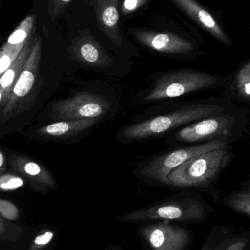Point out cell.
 <instances>
[{
  "label": "cell",
  "instance_id": "cell-1",
  "mask_svg": "<svg viewBox=\"0 0 250 250\" xmlns=\"http://www.w3.org/2000/svg\"><path fill=\"white\" fill-rule=\"evenodd\" d=\"M236 105L226 97L182 101L164 114L126 127L122 135L126 139L141 140L162 136L203 119L235 108Z\"/></svg>",
  "mask_w": 250,
  "mask_h": 250
},
{
  "label": "cell",
  "instance_id": "cell-2",
  "mask_svg": "<svg viewBox=\"0 0 250 250\" xmlns=\"http://www.w3.org/2000/svg\"><path fill=\"white\" fill-rule=\"evenodd\" d=\"M250 111L236 105L228 111L203 119L172 132L170 143L177 146L193 145L216 140L230 144L249 130Z\"/></svg>",
  "mask_w": 250,
  "mask_h": 250
},
{
  "label": "cell",
  "instance_id": "cell-3",
  "mask_svg": "<svg viewBox=\"0 0 250 250\" xmlns=\"http://www.w3.org/2000/svg\"><path fill=\"white\" fill-rule=\"evenodd\" d=\"M231 147L212 150L198 154L173 170L167 185L182 189L201 190L216 197V185L233 160Z\"/></svg>",
  "mask_w": 250,
  "mask_h": 250
},
{
  "label": "cell",
  "instance_id": "cell-4",
  "mask_svg": "<svg viewBox=\"0 0 250 250\" xmlns=\"http://www.w3.org/2000/svg\"><path fill=\"white\" fill-rule=\"evenodd\" d=\"M227 77L195 69H179L159 76L145 98V102L176 99L189 94L224 88Z\"/></svg>",
  "mask_w": 250,
  "mask_h": 250
},
{
  "label": "cell",
  "instance_id": "cell-5",
  "mask_svg": "<svg viewBox=\"0 0 250 250\" xmlns=\"http://www.w3.org/2000/svg\"><path fill=\"white\" fill-rule=\"evenodd\" d=\"M206 213V207L201 199L192 195H183L144 209L132 211L119 217L118 220L123 223L149 220L197 222L203 220Z\"/></svg>",
  "mask_w": 250,
  "mask_h": 250
},
{
  "label": "cell",
  "instance_id": "cell-6",
  "mask_svg": "<svg viewBox=\"0 0 250 250\" xmlns=\"http://www.w3.org/2000/svg\"><path fill=\"white\" fill-rule=\"evenodd\" d=\"M230 146V143L224 140L179 146L153 159L142 167L141 174L154 182L167 185L170 173L189 159L207 151Z\"/></svg>",
  "mask_w": 250,
  "mask_h": 250
},
{
  "label": "cell",
  "instance_id": "cell-7",
  "mask_svg": "<svg viewBox=\"0 0 250 250\" xmlns=\"http://www.w3.org/2000/svg\"><path fill=\"white\" fill-rule=\"evenodd\" d=\"M41 52L42 41L41 38H36L34 41L32 51L25 62L23 70L16 84L13 86L11 95L6 105L1 109V125L24 111L26 100L32 94L38 79Z\"/></svg>",
  "mask_w": 250,
  "mask_h": 250
},
{
  "label": "cell",
  "instance_id": "cell-8",
  "mask_svg": "<svg viewBox=\"0 0 250 250\" xmlns=\"http://www.w3.org/2000/svg\"><path fill=\"white\" fill-rule=\"evenodd\" d=\"M110 106V103L103 97L81 92L71 98L59 101L54 105V111L60 120L95 119L104 115Z\"/></svg>",
  "mask_w": 250,
  "mask_h": 250
},
{
  "label": "cell",
  "instance_id": "cell-9",
  "mask_svg": "<svg viewBox=\"0 0 250 250\" xmlns=\"http://www.w3.org/2000/svg\"><path fill=\"white\" fill-rule=\"evenodd\" d=\"M134 35L145 46L163 54L183 59L192 58L198 54L195 44L175 34L138 31Z\"/></svg>",
  "mask_w": 250,
  "mask_h": 250
},
{
  "label": "cell",
  "instance_id": "cell-10",
  "mask_svg": "<svg viewBox=\"0 0 250 250\" xmlns=\"http://www.w3.org/2000/svg\"><path fill=\"white\" fill-rule=\"evenodd\" d=\"M169 221L145 226L141 235L152 250H184L189 242L186 229Z\"/></svg>",
  "mask_w": 250,
  "mask_h": 250
},
{
  "label": "cell",
  "instance_id": "cell-11",
  "mask_svg": "<svg viewBox=\"0 0 250 250\" xmlns=\"http://www.w3.org/2000/svg\"><path fill=\"white\" fill-rule=\"evenodd\" d=\"M179 8L182 9L191 19L201 25L203 28L208 31L216 39L230 46L231 45L230 39L224 31L220 27L214 16L204 9L195 0H172Z\"/></svg>",
  "mask_w": 250,
  "mask_h": 250
},
{
  "label": "cell",
  "instance_id": "cell-12",
  "mask_svg": "<svg viewBox=\"0 0 250 250\" xmlns=\"http://www.w3.org/2000/svg\"><path fill=\"white\" fill-rule=\"evenodd\" d=\"M8 166L13 171L40 186L54 188L56 185L55 180L48 170L27 157L10 155L8 157Z\"/></svg>",
  "mask_w": 250,
  "mask_h": 250
},
{
  "label": "cell",
  "instance_id": "cell-13",
  "mask_svg": "<svg viewBox=\"0 0 250 250\" xmlns=\"http://www.w3.org/2000/svg\"><path fill=\"white\" fill-rule=\"evenodd\" d=\"M227 77L222 95L233 102L239 101L250 105V60Z\"/></svg>",
  "mask_w": 250,
  "mask_h": 250
},
{
  "label": "cell",
  "instance_id": "cell-14",
  "mask_svg": "<svg viewBox=\"0 0 250 250\" xmlns=\"http://www.w3.org/2000/svg\"><path fill=\"white\" fill-rule=\"evenodd\" d=\"M33 42L34 41H32V39L28 41L18 58L4 72V74L1 76V79H0V108L1 109L6 105L11 95L13 86L16 84L23 70L25 62L32 51Z\"/></svg>",
  "mask_w": 250,
  "mask_h": 250
},
{
  "label": "cell",
  "instance_id": "cell-15",
  "mask_svg": "<svg viewBox=\"0 0 250 250\" xmlns=\"http://www.w3.org/2000/svg\"><path fill=\"white\" fill-rule=\"evenodd\" d=\"M96 123L95 119L65 120L52 123L37 130V133L45 138H65L83 132Z\"/></svg>",
  "mask_w": 250,
  "mask_h": 250
},
{
  "label": "cell",
  "instance_id": "cell-16",
  "mask_svg": "<svg viewBox=\"0 0 250 250\" xmlns=\"http://www.w3.org/2000/svg\"><path fill=\"white\" fill-rule=\"evenodd\" d=\"M73 54L79 62L91 67L103 68L110 61L96 44L88 41L79 42L73 48Z\"/></svg>",
  "mask_w": 250,
  "mask_h": 250
},
{
  "label": "cell",
  "instance_id": "cell-17",
  "mask_svg": "<svg viewBox=\"0 0 250 250\" xmlns=\"http://www.w3.org/2000/svg\"><path fill=\"white\" fill-rule=\"evenodd\" d=\"M224 202L231 209L250 217V187L233 192Z\"/></svg>",
  "mask_w": 250,
  "mask_h": 250
},
{
  "label": "cell",
  "instance_id": "cell-18",
  "mask_svg": "<svg viewBox=\"0 0 250 250\" xmlns=\"http://www.w3.org/2000/svg\"><path fill=\"white\" fill-rule=\"evenodd\" d=\"M35 22V16L31 15L27 16L16 30L9 36L6 43L9 45H18V44L26 43L31 39V32Z\"/></svg>",
  "mask_w": 250,
  "mask_h": 250
},
{
  "label": "cell",
  "instance_id": "cell-19",
  "mask_svg": "<svg viewBox=\"0 0 250 250\" xmlns=\"http://www.w3.org/2000/svg\"><path fill=\"white\" fill-rule=\"evenodd\" d=\"M26 43L18 44V45H9L5 43L3 45L0 53V75L1 76L4 74V72L14 62Z\"/></svg>",
  "mask_w": 250,
  "mask_h": 250
},
{
  "label": "cell",
  "instance_id": "cell-20",
  "mask_svg": "<svg viewBox=\"0 0 250 250\" xmlns=\"http://www.w3.org/2000/svg\"><path fill=\"white\" fill-rule=\"evenodd\" d=\"M24 185L23 179L12 174L1 175L0 177V188L1 191L15 190Z\"/></svg>",
  "mask_w": 250,
  "mask_h": 250
},
{
  "label": "cell",
  "instance_id": "cell-21",
  "mask_svg": "<svg viewBox=\"0 0 250 250\" xmlns=\"http://www.w3.org/2000/svg\"><path fill=\"white\" fill-rule=\"evenodd\" d=\"M0 214L3 218L11 221L17 220L19 217V211L17 207L7 200H0Z\"/></svg>",
  "mask_w": 250,
  "mask_h": 250
},
{
  "label": "cell",
  "instance_id": "cell-22",
  "mask_svg": "<svg viewBox=\"0 0 250 250\" xmlns=\"http://www.w3.org/2000/svg\"><path fill=\"white\" fill-rule=\"evenodd\" d=\"M101 20L107 27L112 28L116 26L119 20V13L117 7L114 5L107 6L103 10Z\"/></svg>",
  "mask_w": 250,
  "mask_h": 250
},
{
  "label": "cell",
  "instance_id": "cell-23",
  "mask_svg": "<svg viewBox=\"0 0 250 250\" xmlns=\"http://www.w3.org/2000/svg\"><path fill=\"white\" fill-rule=\"evenodd\" d=\"M54 233L52 231H45L37 236L31 243L28 250H41L48 245L52 241Z\"/></svg>",
  "mask_w": 250,
  "mask_h": 250
},
{
  "label": "cell",
  "instance_id": "cell-24",
  "mask_svg": "<svg viewBox=\"0 0 250 250\" xmlns=\"http://www.w3.org/2000/svg\"><path fill=\"white\" fill-rule=\"evenodd\" d=\"M250 239L245 236L233 239L225 250H245L249 245Z\"/></svg>",
  "mask_w": 250,
  "mask_h": 250
},
{
  "label": "cell",
  "instance_id": "cell-25",
  "mask_svg": "<svg viewBox=\"0 0 250 250\" xmlns=\"http://www.w3.org/2000/svg\"><path fill=\"white\" fill-rule=\"evenodd\" d=\"M146 0H125L123 3V10L125 12H131L137 7H140Z\"/></svg>",
  "mask_w": 250,
  "mask_h": 250
},
{
  "label": "cell",
  "instance_id": "cell-26",
  "mask_svg": "<svg viewBox=\"0 0 250 250\" xmlns=\"http://www.w3.org/2000/svg\"><path fill=\"white\" fill-rule=\"evenodd\" d=\"M6 230V226L4 225V220H3V217H1V219H0V235L1 236L4 234Z\"/></svg>",
  "mask_w": 250,
  "mask_h": 250
},
{
  "label": "cell",
  "instance_id": "cell-27",
  "mask_svg": "<svg viewBox=\"0 0 250 250\" xmlns=\"http://www.w3.org/2000/svg\"><path fill=\"white\" fill-rule=\"evenodd\" d=\"M4 154H3L2 151L0 152V168L1 170H2L3 167H4Z\"/></svg>",
  "mask_w": 250,
  "mask_h": 250
},
{
  "label": "cell",
  "instance_id": "cell-28",
  "mask_svg": "<svg viewBox=\"0 0 250 250\" xmlns=\"http://www.w3.org/2000/svg\"><path fill=\"white\" fill-rule=\"evenodd\" d=\"M202 250H210L209 247L207 246V245H205V246L203 248Z\"/></svg>",
  "mask_w": 250,
  "mask_h": 250
},
{
  "label": "cell",
  "instance_id": "cell-29",
  "mask_svg": "<svg viewBox=\"0 0 250 250\" xmlns=\"http://www.w3.org/2000/svg\"><path fill=\"white\" fill-rule=\"evenodd\" d=\"M61 1L64 3H68L70 2V1H71V0H61Z\"/></svg>",
  "mask_w": 250,
  "mask_h": 250
},
{
  "label": "cell",
  "instance_id": "cell-30",
  "mask_svg": "<svg viewBox=\"0 0 250 250\" xmlns=\"http://www.w3.org/2000/svg\"><path fill=\"white\" fill-rule=\"evenodd\" d=\"M248 131H250V127L249 128V130Z\"/></svg>",
  "mask_w": 250,
  "mask_h": 250
}]
</instances>
